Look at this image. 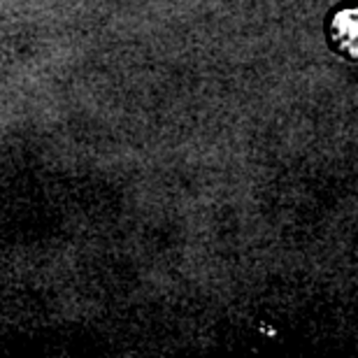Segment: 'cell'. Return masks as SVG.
<instances>
[{
    "label": "cell",
    "instance_id": "cell-1",
    "mask_svg": "<svg viewBox=\"0 0 358 358\" xmlns=\"http://www.w3.org/2000/svg\"><path fill=\"white\" fill-rule=\"evenodd\" d=\"M333 35L347 54L358 56V10H342L335 14Z\"/></svg>",
    "mask_w": 358,
    "mask_h": 358
}]
</instances>
